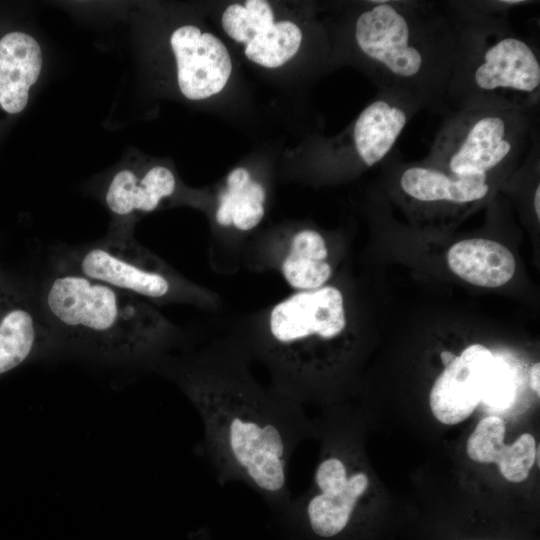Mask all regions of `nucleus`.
Segmentation results:
<instances>
[{
    "label": "nucleus",
    "mask_w": 540,
    "mask_h": 540,
    "mask_svg": "<svg viewBox=\"0 0 540 540\" xmlns=\"http://www.w3.org/2000/svg\"><path fill=\"white\" fill-rule=\"evenodd\" d=\"M252 360L233 332L200 349L170 355L158 368L196 409L203 426L201 453L222 486L242 483L271 506L292 498L289 468L311 431L302 405L252 372Z\"/></svg>",
    "instance_id": "f257e3e1"
},
{
    "label": "nucleus",
    "mask_w": 540,
    "mask_h": 540,
    "mask_svg": "<svg viewBox=\"0 0 540 540\" xmlns=\"http://www.w3.org/2000/svg\"><path fill=\"white\" fill-rule=\"evenodd\" d=\"M60 348L158 369L184 338L156 305L103 282L52 268L37 294Z\"/></svg>",
    "instance_id": "f03ea898"
},
{
    "label": "nucleus",
    "mask_w": 540,
    "mask_h": 540,
    "mask_svg": "<svg viewBox=\"0 0 540 540\" xmlns=\"http://www.w3.org/2000/svg\"><path fill=\"white\" fill-rule=\"evenodd\" d=\"M448 4L368 1L357 15L353 41L381 92L445 108L460 44V20Z\"/></svg>",
    "instance_id": "7ed1b4c3"
},
{
    "label": "nucleus",
    "mask_w": 540,
    "mask_h": 540,
    "mask_svg": "<svg viewBox=\"0 0 540 540\" xmlns=\"http://www.w3.org/2000/svg\"><path fill=\"white\" fill-rule=\"evenodd\" d=\"M348 327L344 291L328 283L292 291L241 318L231 332L252 362L265 368L268 385L302 405L320 391L337 354L332 348L344 343Z\"/></svg>",
    "instance_id": "20e7f679"
},
{
    "label": "nucleus",
    "mask_w": 540,
    "mask_h": 540,
    "mask_svg": "<svg viewBox=\"0 0 540 540\" xmlns=\"http://www.w3.org/2000/svg\"><path fill=\"white\" fill-rule=\"evenodd\" d=\"M460 20V44L448 83L453 111L499 107L537 109L540 59L535 45L514 33L503 18L449 4Z\"/></svg>",
    "instance_id": "39448f33"
},
{
    "label": "nucleus",
    "mask_w": 540,
    "mask_h": 540,
    "mask_svg": "<svg viewBox=\"0 0 540 540\" xmlns=\"http://www.w3.org/2000/svg\"><path fill=\"white\" fill-rule=\"evenodd\" d=\"M52 268L69 271L120 289L156 306L182 304L216 312L223 301L138 243L132 233L110 232L89 244L60 246Z\"/></svg>",
    "instance_id": "423d86ee"
},
{
    "label": "nucleus",
    "mask_w": 540,
    "mask_h": 540,
    "mask_svg": "<svg viewBox=\"0 0 540 540\" xmlns=\"http://www.w3.org/2000/svg\"><path fill=\"white\" fill-rule=\"evenodd\" d=\"M536 110L474 107L450 112L423 164L452 176H504L526 157Z\"/></svg>",
    "instance_id": "0eeeda50"
},
{
    "label": "nucleus",
    "mask_w": 540,
    "mask_h": 540,
    "mask_svg": "<svg viewBox=\"0 0 540 540\" xmlns=\"http://www.w3.org/2000/svg\"><path fill=\"white\" fill-rule=\"evenodd\" d=\"M242 264L252 271L274 272L292 291L329 283L334 273L328 238L312 227L276 229L250 239Z\"/></svg>",
    "instance_id": "6e6552de"
},
{
    "label": "nucleus",
    "mask_w": 540,
    "mask_h": 540,
    "mask_svg": "<svg viewBox=\"0 0 540 540\" xmlns=\"http://www.w3.org/2000/svg\"><path fill=\"white\" fill-rule=\"evenodd\" d=\"M267 190L244 167L233 169L216 194L213 212L214 242L210 244L212 267L230 273L242 264L250 234L265 216Z\"/></svg>",
    "instance_id": "1a4fd4ad"
},
{
    "label": "nucleus",
    "mask_w": 540,
    "mask_h": 540,
    "mask_svg": "<svg viewBox=\"0 0 540 540\" xmlns=\"http://www.w3.org/2000/svg\"><path fill=\"white\" fill-rule=\"evenodd\" d=\"M59 348L37 294L0 267V378Z\"/></svg>",
    "instance_id": "9d476101"
},
{
    "label": "nucleus",
    "mask_w": 540,
    "mask_h": 540,
    "mask_svg": "<svg viewBox=\"0 0 540 540\" xmlns=\"http://www.w3.org/2000/svg\"><path fill=\"white\" fill-rule=\"evenodd\" d=\"M170 43L177 64L178 86L186 98L206 99L225 87L232 63L219 38L185 25L172 33Z\"/></svg>",
    "instance_id": "9b49d317"
},
{
    "label": "nucleus",
    "mask_w": 540,
    "mask_h": 540,
    "mask_svg": "<svg viewBox=\"0 0 540 540\" xmlns=\"http://www.w3.org/2000/svg\"><path fill=\"white\" fill-rule=\"evenodd\" d=\"M493 359L488 348L472 344L445 366L430 392V407L438 421L455 425L471 415L481 402Z\"/></svg>",
    "instance_id": "f8f14e48"
},
{
    "label": "nucleus",
    "mask_w": 540,
    "mask_h": 540,
    "mask_svg": "<svg viewBox=\"0 0 540 540\" xmlns=\"http://www.w3.org/2000/svg\"><path fill=\"white\" fill-rule=\"evenodd\" d=\"M499 177L485 175L458 177L425 164L399 167V190L417 204L463 207L482 202L490 195Z\"/></svg>",
    "instance_id": "ddd939ff"
},
{
    "label": "nucleus",
    "mask_w": 540,
    "mask_h": 540,
    "mask_svg": "<svg viewBox=\"0 0 540 540\" xmlns=\"http://www.w3.org/2000/svg\"><path fill=\"white\" fill-rule=\"evenodd\" d=\"M177 181L166 166L156 165L143 174L122 169L115 173L104 194L105 203L118 220L111 232L132 233L128 223L137 214L156 210L163 200L174 195Z\"/></svg>",
    "instance_id": "4468645a"
},
{
    "label": "nucleus",
    "mask_w": 540,
    "mask_h": 540,
    "mask_svg": "<svg viewBox=\"0 0 540 540\" xmlns=\"http://www.w3.org/2000/svg\"><path fill=\"white\" fill-rule=\"evenodd\" d=\"M43 64L38 42L29 34L12 31L0 37V110L16 115L28 103Z\"/></svg>",
    "instance_id": "2eb2a0df"
},
{
    "label": "nucleus",
    "mask_w": 540,
    "mask_h": 540,
    "mask_svg": "<svg viewBox=\"0 0 540 540\" xmlns=\"http://www.w3.org/2000/svg\"><path fill=\"white\" fill-rule=\"evenodd\" d=\"M505 423L491 415L483 418L470 435L466 451L478 463H497L502 476L510 482L527 479L536 459V443L529 433L522 434L513 444L506 445Z\"/></svg>",
    "instance_id": "dca6fc26"
},
{
    "label": "nucleus",
    "mask_w": 540,
    "mask_h": 540,
    "mask_svg": "<svg viewBox=\"0 0 540 540\" xmlns=\"http://www.w3.org/2000/svg\"><path fill=\"white\" fill-rule=\"evenodd\" d=\"M368 487V475L361 470H351L345 487L339 492L321 494L309 491L297 499L292 497L286 509L304 515L316 536L333 538L348 527Z\"/></svg>",
    "instance_id": "f3484780"
},
{
    "label": "nucleus",
    "mask_w": 540,
    "mask_h": 540,
    "mask_svg": "<svg viewBox=\"0 0 540 540\" xmlns=\"http://www.w3.org/2000/svg\"><path fill=\"white\" fill-rule=\"evenodd\" d=\"M451 271L480 287L495 288L508 283L516 268L512 252L503 244L485 238L461 240L447 253Z\"/></svg>",
    "instance_id": "a211bd4d"
},
{
    "label": "nucleus",
    "mask_w": 540,
    "mask_h": 540,
    "mask_svg": "<svg viewBox=\"0 0 540 540\" xmlns=\"http://www.w3.org/2000/svg\"><path fill=\"white\" fill-rule=\"evenodd\" d=\"M301 41L302 32L295 23L291 21L274 22L246 44L245 55L260 66L277 68L284 65L297 53Z\"/></svg>",
    "instance_id": "6ab92c4d"
},
{
    "label": "nucleus",
    "mask_w": 540,
    "mask_h": 540,
    "mask_svg": "<svg viewBox=\"0 0 540 540\" xmlns=\"http://www.w3.org/2000/svg\"><path fill=\"white\" fill-rule=\"evenodd\" d=\"M221 22L230 38L248 44L256 34L274 24V14L267 1L248 0L245 5H229Z\"/></svg>",
    "instance_id": "aec40b11"
},
{
    "label": "nucleus",
    "mask_w": 540,
    "mask_h": 540,
    "mask_svg": "<svg viewBox=\"0 0 540 540\" xmlns=\"http://www.w3.org/2000/svg\"><path fill=\"white\" fill-rule=\"evenodd\" d=\"M515 395L516 381L510 365L501 357L494 356L485 377L481 402L492 409L502 410L513 403Z\"/></svg>",
    "instance_id": "412c9836"
},
{
    "label": "nucleus",
    "mask_w": 540,
    "mask_h": 540,
    "mask_svg": "<svg viewBox=\"0 0 540 540\" xmlns=\"http://www.w3.org/2000/svg\"><path fill=\"white\" fill-rule=\"evenodd\" d=\"M530 386L532 390L537 394V396L540 395V364L537 362L535 363L530 370Z\"/></svg>",
    "instance_id": "4be33fe9"
},
{
    "label": "nucleus",
    "mask_w": 540,
    "mask_h": 540,
    "mask_svg": "<svg viewBox=\"0 0 540 540\" xmlns=\"http://www.w3.org/2000/svg\"><path fill=\"white\" fill-rule=\"evenodd\" d=\"M534 213L537 219H540V185L536 187L533 199Z\"/></svg>",
    "instance_id": "5701e85b"
},
{
    "label": "nucleus",
    "mask_w": 540,
    "mask_h": 540,
    "mask_svg": "<svg viewBox=\"0 0 540 540\" xmlns=\"http://www.w3.org/2000/svg\"><path fill=\"white\" fill-rule=\"evenodd\" d=\"M440 357H441L442 363L445 366H447L448 364H450L454 360V358L456 356L450 351H443V352H441Z\"/></svg>",
    "instance_id": "b1692460"
}]
</instances>
